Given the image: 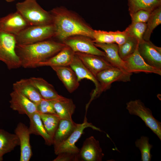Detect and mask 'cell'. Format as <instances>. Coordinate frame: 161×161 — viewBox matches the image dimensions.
Instances as JSON below:
<instances>
[{
  "instance_id": "cell-1",
  "label": "cell",
  "mask_w": 161,
  "mask_h": 161,
  "mask_svg": "<svg viewBox=\"0 0 161 161\" xmlns=\"http://www.w3.org/2000/svg\"><path fill=\"white\" fill-rule=\"evenodd\" d=\"M55 37L62 42L71 36L83 35L93 39L94 30L78 14L61 6L50 11Z\"/></svg>"
},
{
  "instance_id": "cell-2",
  "label": "cell",
  "mask_w": 161,
  "mask_h": 161,
  "mask_svg": "<svg viewBox=\"0 0 161 161\" xmlns=\"http://www.w3.org/2000/svg\"><path fill=\"white\" fill-rule=\"evenodd\" d=\"M65 46L62 42L48 39L30 44H16V52L21 66L35 68L38 64L53 56Z\"/></svg>"
},
{
  "instance_id": "cell-3",
  "label": "cell",
  "mask_w": 161,
  "mask_h": 161,
  "mask_svg": "<svg viewBox=\"0 0 161 161\" xmlns=\"http://www.w3.org/2000/svg\"><path fill=\"white\" fill-rule=\"evenodd\" d=\"M17 11L30 26L44 25L52 24L50 12L44 10L36 0H25L16 4Z\"/></svg>"
},
{
  "instance_id": "cell-4",
  "label": "cell",
  "mask_w": 161,
  "mask_h": 161,
  "mask_svg": "<svg viewBox=\"0 0 161 161\" xmlns=\"http://www.w3.org/2000/svg\"><path fill=\"white\" fill-rule=\"evenodd\" d=\"M55 29L52 24L32 25L27 27L16 36L17 44H33L54 37Z\"/></svg>"
},
{
  "instance_id": "cell-5",
  "label": "cell",
  "mask_w": 161,
  "mask_h": 161,
  "mask_svg": "<svg viewBox=\"0 0 161 161\" xmlns=\"http://www.w3.org/2000/svg\"><path fill=\"white\" fill-rule=\"evenodd\" d=\"M16 36L0 31V61L4 62L9 69L21 66L16 53Z\"/></svg>"
},
{
  "instance_id": "cell-6",
  "label": "cell",
  "mask_w": 161,
  "mask_h": 161,
  "mask_svg": "<svg viewBox=\"0 0 161 161\" xmlns=\"http://www.w3.org/2000/svg\"><path fill=\"white\" fill-rule=\"evenodd\" d=\"M126 105L129 114L139 117L161 140V122L154 118L151 110L139 99L130 100L126 103Z\"/></svg>"
},
{
  "instance_id": "cell-7",
  "label": "cell",
  "mask_w": 161,
  "mask_h": 161,
  "mask_svg": "<svg viewBox=\"0 0 161 161\" xmlns=\"http://www.w3.org/2000/svg\"><path fill=\"white\" fill-rule=\"evenodd\" d=\"M88 127L100 131H102L100 128L94 126L92 123L88 122L85 117L82 123L76 124L72 132L64 142L54 147L55 154L57 155L61 152H64L79 153L80 149L75 144L83 133L84 129Z\"/></svg>"
},
{
  "instance_id": "cell-8",
  "label": "cell",
  "mask_w": 161,
  "mask_h": 161,
  "mask_svg": "<svg viewBox=\"0 0 161 161\" xmlns=\"http://www.w3.org/2000/svg\"><path fill=\"white\" fill-rule=\"evenodd\" d=\"M132 74L114 67L101 71L96 76L100 86V94L109 89L114 82L130 81Z\"/></svg>"
},
{
  "instance_id": "cell-9",
  "label": "cell",
  "mask_w": 161,
  "mask_h": 161,
  "mask_svg": "<svg viewBox=\"0 0 161 161\" xmlns=\"http://www.w3.org/2000/svg\"><path fill=\"white\" fill-rule=\"evenodd\" d=\"M75 52L91 54L103 57L104 52L99 49L94 45L92 39L83 35H75L69 37L62 42Z\"/></svg>"
},
{
  "instance_id": "cell-10",
  "label": "cell",
  "mask_w": 161,
  "mask_h": 161,
  "mask_svg": "<svg viewBox=\"0 0 161 161\" xmlns=\"http://www.w3.org/2000/svg\"><path fill=\"white\" fill-rule=\"evenodd\" d=\"M139 53L149 65L161 70V48L154 45L150 41L143 40L139 42Z\"/></svg>"
},
{
  "instance_id": "cell-11",
  "label": "cell",
  "mask_w": 161,
  "mask_h": 161,
  "mask_svg": "<svg viewBox=\"0 0 161 161\" xmlns=\"http://www.w3.org/2000/svg\"><path fill=\"white\" fill-rule=\"evenodd\" d=\"M69 66L75 73L79 82L83 79H86L91 80L95 84V88L92 92L90 100L86 105V109H87L92 101L100 95L99 83L96 77L84 65L75 54Z\"/></svg>"
},
{
  "instance_id": "cell-12",
  "label": "cell",
  "mask_w": 161,
  "mask_h": 161,
  "mask_svg": "<svg viewBox=\"0 0 161 161\" xmlns=\"http://www.w3.org/2000/svg\"><path fill=\"white\" fill-rule=\"evenodd\" d=\"M30 26L17 11L0 18V31L16 36Z\"/></svg>"
},
{
  "instance_id": "cell-13",
  "label": "cell",
  "mask_w": 161,
  "mask_h": 161,
  "mask_svg": "<svg viewBox=\"0 0 161 161\" xmlns=\"http://www.w3.org/2000/svg\"><path fill=\"white\" fill-rule=\"evenodd\" d=\"M80 161H102L104 154L99 142L91 136L86 139L80 149Z\"/></svg>"
},
{
  "instance_id": "cell-14",
  "label": "cell",
  "mask_w": 161,
  "mask_h": 161,
  "mask_svg": "<svg viewBox=\"0 0 161 161\" xmlns=\"http://www.w3.org/2000/svg\"><path fill=\"white\" fill-rule=\"evenodd\" d=\"M138 47L132 55L123 60L125 63L127 72L131 73L143 72L161 75V70L148 64L140 54Z\"/></svg>"
},
{
  "instance_id": "cell-15",
  "label": "cell",
  "mask_w": 161,
  "mask_h": 161,
  "mask_svg": "<svg viewBox=\"0 0 161 161\" xmlns=\"http://www.w3.org/2000/svg\"><path fill=\"white\" fill-rule=\"evenodd\" d=\"M10 95V107L19 114L29 117L38 112L37 105L21 93L13 90Z\"/></svg>"
},
{
  "instance_id": "cell-16",
  "label": "cell",
  "mask_w": 161,
  "mask_h": 161,
  "mask_svg": "<svg viewBox=\"0 0 161 161\" xmlns=\"http://www.w3.org/2000/svg\"><path fill=\"white\" fill-rule=\"evenodd\" d=\"M75 54L95 77L101 71L114 67L103 57L78 52Z\"/></svg>"
},
{
  "instance_id": "cell-17",
  "label": "cell",
  "mask_w": 161,
  "mask_h": 161,
  "mask_svg": "<svg viewBox=\"0 0 161 161\" xmlns=\"http://www.w3.org/2000/svg\"><path fill=\"white\" fill-rule=\"evenodd\" d=\"M14 132L19 140L20 161H29L32 155V151L30 143L31 134L29 128L24 123L20 122L17 124Z\"/></svg>"
},
{
  "instance_id": "cell-18",
  "label": "cell",
  "mask_w": 161,
  "mask_h": 161,
  "mask_svg": "<svg viewBox=\"0 0 161 161\" xmlns=\"http://www.w3.org/2000/svg\"><path fill=\"white\" fill-rule=\"evenodd\" d=\"M94 44L97 47L100 48L104 51L105 56L103 57L112 66L127 72L125 63L119 55V47L117 44L95 43Z\"/></svg>"
},
{
  "instance_id": "cell-19",
  "label": "cell",
  "mask_w": 161,
  "mask_h": 161,
  "mask_svg": "<svg viewBox=\"0 0 161 161\" xmlns=\"http://www.w3.org/2000/svg\"><path fill=\"white\" fill-rule=\"evenodd\" d=\"M51 67L69 93L73 92L78 88L79 82L75 73L69 66Z\"/></svg>"
},
{
  "instance_id": "cell-20",
  "label": "cell",
  "mask_w": 161,
  "mask_h": 161,
  "mask_svg": "<svg viewBox=\"0 0 161 161\" xmlns=\"http://www.w3.org/2000/svg\"><path fill=\"white\" fill-rule=\"evenodd\" d=\"M75 55V52L69 47L66 45L55 55L46 61L38 64L37 67L69 66Z\"/></svg>"
},
{
  "instance_id": "cell-21",
  "label": "cell",
  "mask_w": 161,
  "mask_h": 161,
  "mask_svg": "<svg viewBox=\"0 0 161 161\" xmlns=\"http://www.w3.org/2000/svg\"><path fill=\"white\" fill-rule=\"evenodd\" d=\"M13 90L21 93L37 105L43 98L29 78L22 79L13 84Z\"/></svg>"
},
{
  "instance_id": "cell-22",
  "label": "cell",
  "mask_w": 161,
  "mask_h": 161,
  "mask_svg": "<svg viewBox=\"0 0 161 161\" xmlns=\"http://www.w3.org/2000/svg\"><path fill=\"white\" fill-rule=\"evenodd\" d=\"M54 107L57 114L61 119L74 121L72 116L75 112L76 106L72 99L62 96L54 100Z\"/></svg>"
},
{
  "instance_id": "cell-23",
  "label": "cell",
  "mask_w": 161,
  "mask_h": 161,
  "mask_svg": "<svg viewBox=\"0 0 161 161\" xmlns=\"http://www.w3.org/2000/svg\"><path fill=\"white\" fill-rule=\"evenodd\" d=\"M30 119L29 129L31 134L40 135L44 139L45 144L48 146L53 145V140L43 124L39 112H37L28 117Z\"/></svg>"
},
{
  "instance_id": "cell-24",
  "label": "cell",
  "mask_w": 161,
  "mask_h": 161,
  "mask_svg": "<svg viewBox=\"0 0 161 161\" xmlns=\"http://www.w3.org/2000/svg\"><path fill=\"white\" fill-rule=\"evenodd\" d=\"M29 79L31 83L38 90L43 98L56 100L62 97L58 93L52 85L43 78L32 77Z\"/></svg>"
},
{
  "instance_id": "cell-25",
  "label": "cell",
  "mask_w": 161,
  "mask_h": 161,
  "mask_svg": "<svg viewBox=\"0 0 161 161\" xmlns=\"http://www.w3.org/2000/svg\"><path fill=\"white\" fill-rule=\"evenodd\" d=\"M76 124L74 121L61 119L52 139L54 147L64 142L68 137Z\"/></svg>"
},
{
  "instance_id": "cell-26",
  "label": "cell",
  "mask_w": 161,
  "mask_h": 161,
  "mask_svg": "<svg viewBox=\"0 0 161 161\" xmlns=\"http://www.w3.org/2000/svg\"><path fill=\"white\" fill-rule=\"evenodd\" d=\"M19 145V140L16 134L0 129V158L3 159V157L5 154L10 152Z\"/></svg>"
},
{
  "instance_id": "cell-27",
  "label": "cell",
  "mask_w": 161,
  "mask_h": 161,
  "mask_svg": "<svg viewBox=\"0 0 161 161\" xmlns=\"http://www.w3.org/2000/svg\"><path fill=\"white\" fill-rule=\"evenodd\" d=\"M131 15L140 10L151 12L161 6V0H128Z\"/></svg>"
},
{
  "instance_id": "cell-28",
  "label": "cell",
  "mask_w": 161,
  "mask_h": 161,
  "mask_svg": "<svg viewBox=\"0 0 161 161\" xmlns=\"http://www.w3.org/2000/svg\"><path fill=\"white\" fill-rule=\"evenodd\" d=\"M147 22L143 38L145 41H149L154 29L161 23V6L151 12Z\"/></svg>"
},
{
  "instance_id": "cell-29",
  "label": "cell",
  "mask_w": 161,
  "mask_h": 161,
  "mask_svg": "<svg viewBox=\"0 0 161 161\" xmlns=\"http://www.w3.org/2000/svg\"><path fill=\"white\" fill-rule=\"evenodd\" d=\"M39 113L46 130L53 139L61 119L57 114Z\"/></svg>"
},
{
  "instance_id": "cell-30",
  "label": "cell",
  "mask_w": 161,
  "mask_h": 161,
  "mask_svg": "<svg viewBox=\"0 0 161 161\" xmlns=\"http://www.w3.org/2000/svg\"><path fill=\"white\" fill-rule=\"evenodd\" d=\"M139 41L135 38L129 36L126 41L119 47V54L124 60L132 55L137 48Z\"/></svg>"
},
{
  "instance_id": "cell-31",
  "label": "cell",
  "mask_w": 161,
  "mask_h": 161,
  "mask_svg": "<svg viewBox=\"0 0 161 161\" xmlns=\"http://www.w3.org/2000/svg\"><path fill=\"white\" fill-rule=\"evenodd\" d=\"M149 141L148 137L142 136L135 142L136 146L140 151L142 161H150L151 160L152 156L151 154V151L153 146L149 143Z\"/></svg>"
},
{
  "instance_id": "cell-32",
  "label": "cell",
  "mask_w": 161,
  "mask_h": 161,
  "mask_svg": "<svg viewBox=\"0 0 161 161\" xmlns=\"http://www.w3.org/2000/svg\"><path fill=\"white\" fill-rule=\"evenodd\" d=\"M146 27V23H131L126 28L125 30L129 36L136 38L139 42L143 39V35Z\"/></svg>"
},
{
  "instance_id": "cell-33",
  "label": "cell",
  "mask_w": 161,
  "mask_h": 161,
  "mask_svg": "<svg viewBox=\"0 0 161 161\" xmlns=\"http://www.w3.org/2000/svg\"><path fill=\"white\" fill-rule=\"evenodd\" d=\"M92 40L95 43H115L112 31L94 30Z\"/></svg>"
},
{
  "instance_id": "cell-34",
  "label": "cell",
  "mask_w": 161,
  "mask_h": 161,
  "mask_svg": "<svg viewBox=\"0 0 161 161\" xmlns=\"http://www.w3.org/2000/svg\"><path fill=\"white\" fill-rule=\"evenodd\" d=\"M55 100H48L43 98L37 105L38 112L57 114L54 107Z\"/></svg>"
},
{
  "instance_id": "cell-35",
  "label": "cell",
  "mask_w": 161,
  "mask_h": 161,
  "mask_svg": "<svg viewBox=\"0 0 161 161\" xmlns=\"http://www.w3.org/2000/svg\"><path fill=\"white\" fill-rule=\"evenodd\" d=\"M151 12L143 10H138L131 15V23H146Z\"/></svg>"
},
{
  "instance_id": "cell-36",
  "label": "cell",
  "mask_w": 161,
  "mask_h": 161,
  "mask_svg": "<svg viewBox=\"0 0 161 161\" xmlns=\"http://www.w3.org/2000/svg\"><path fill=\"white\" fill-rule=\"evenodd\" d=\"M53 161H80L79 153L69 152H62L58 154Z\"/></svg>"
},
{
  "instance_id": "cell-37",
  "label": "cell",
  "mask_w": 161,
  "mask_h": 161,
  "mask_svg": "<svg viewBox=\"0 0 161 161\" xmlns=\"http://www.w3.org/2000/svg\"><path fill=\"white\" fill-rule=\"evenodd\" d=\"M112 33L115 43L117 44L118 46L124 44L126 41L129 36L125 30L123 31L118 30L114 32L112 31Z\"/></svg>"
},
{
  "instance_id": "cell-38",
  "label": "cell",
  "mask_w": 161,
  "mask_h": 161,
  "mask_svg": "<svg viewBox=\"0 0 161 161\" xmlns=\"http://www.w3.org/2000/svg\"><path fill=\"white\" fill-rule=\"evenodd\" d=\"M7 2H10L14 1L15 0H5Z\"/></svg>"
},
{
  "instance_id": "cell-39",
  "label": "cell",
  "mask_w": 161,
  "mask_h": 161,
  "mask_svg": "<svg viewBox=\"0 0 161 161\" xmlns=\"http://www.w3.org/2000/svg\"><path fill=\"white\" fill-rule=\"evenodd\" d=\"M3 160V159L0 158V161H2V160Z\"/></svg>"
}]
</instances>
